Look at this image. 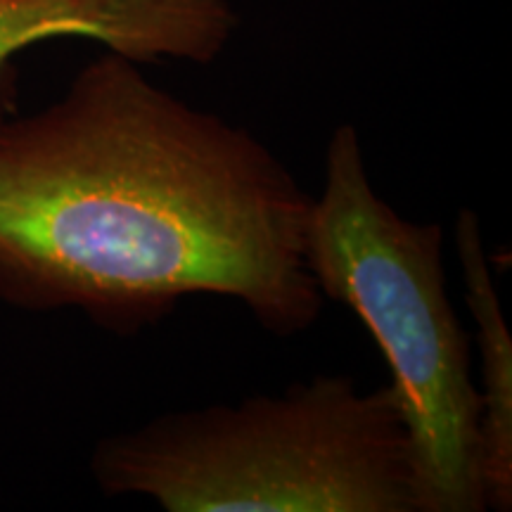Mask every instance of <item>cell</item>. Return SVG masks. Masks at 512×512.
Returning a JSON list of instances; mask_svg holds the SVG:
<instances>
[{
  "label": "cell",
  "instance_id": "cell-5",
  "mask_svg": "<svg viewBox=\"0 0 512 512\" xmlns=\"http://www.w3.org/2000/svg\"><path fill=\"white\" fill-rule=\"evenodd\" d=\"M456 252L482 356L479 479L486 510L508 512L512 508V337L489 271L482 226L472 209L458 214Z\"/></svg>",
  "mask_w": 512,
  "mask_h": 512
},
{
  "label": "cell",
  "instance_id": "cell-1",
  "mask_svg": "<svg viewBox=\"0 0 512 512\" xmlns=\"http://www.w3.org/2000/svg\"><path fill=\"white\" fill-rule=\"evenodd\" d=\"M311 202L252 131L107 50L43 110L0 114V302L128 337L214 294L302 335L325 302L304 259Z\"/></svg>",
  "mask_w": 512,
  "mask_h": 512
},
{
  "label": "cell",
  "instance_id": "cell-3",
  "mask_svg": "<svg viewBox=\"0 0 512 512\" xmlns=\"http://www.w3.org/2000/svg\"><path fill=\"white\" fill-rule=\"evenodd\" d=\"M304 259L323 299L363 320L392 370L413 446L420 512H484L472 344L444 273V230L377 195L356 126L332 131Z\"/></svg>",
  "mask_w": 512,
  "mask_h": 512
},
{
  "label": "cell",
  "instance_id": "cell-4",
  "mask_svg": "<svg viewBox=\"0 0 512 512\" xmlns=\"http://www.w3.org/2000/svg\"><path fill=\"white\" fill-rule=\"evenodd\" d=\"M240 27L230 0H0V114L15 98L17 53L91 38L138 64H211Z\"/></svg>",
  "mask_w": 512,
  "mask_h": 512
},
{
  "label": "cell",
  "instance_id": "cell-2",
  "mask_svg": "<svg viewBox=\"0 0 512 512\" xmlns=\"http://www.w3.org/2000/svg\"><path fill=\"white\" fill-rule=\"evenodd\" d=\"M91 475L166 512H420L399 396L347 375L159 415L98 441Z\"/></svg>",
  "mask_w": 512,
  "mask_h": 512
}]
</instances>
